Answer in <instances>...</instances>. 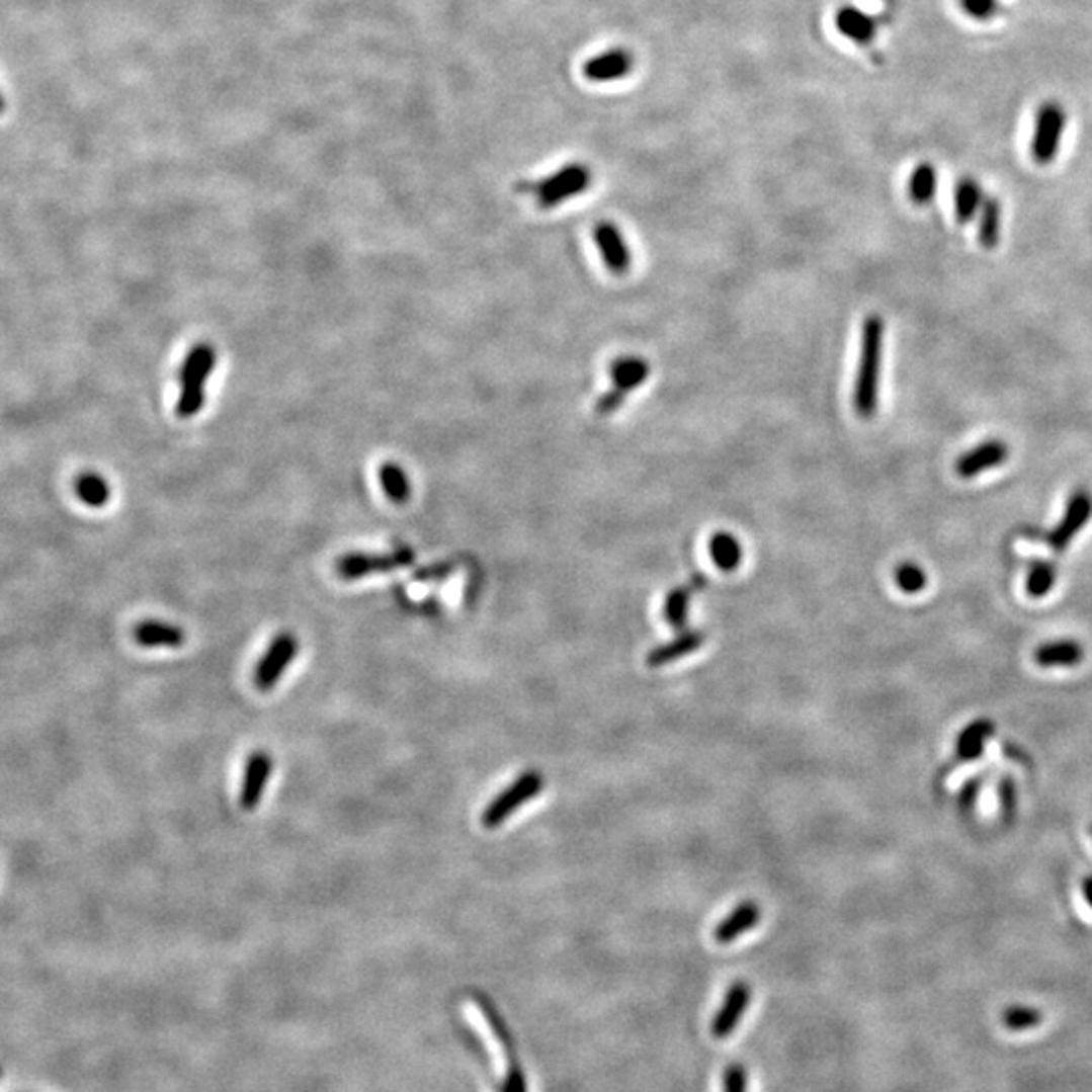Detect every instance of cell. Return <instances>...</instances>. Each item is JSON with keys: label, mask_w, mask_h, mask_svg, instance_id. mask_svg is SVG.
<instances>
[{"label": "cell", "mask_w": 1092, "mask_h": 1092, "mask_svg": "<svg viewBox=\"0 0 1092 1092\" xmlns=\"http://www.w3.org/2000/svg\"><path fill=\"white\" fill-rule=\"evenodd\" d=\"M885 350V320L880 316H868L862 326V348L858 376L854 385V407L858 415L872 417L878 407L880 364Z\"/></svg>", "instance_id": "1"}, {"label": "cell", "mask_w": 1092, "mask_h": 1092, "mask_svg": "<svg viewBox=\"0 0 1092 1092\" xmlns=\"http://www.w3.org/2000/svg\"><path fill=\"white\" fill-rule=\"evenodd\" d=\"M217 354L211 344H196L186 354L180 368V393L176 401V415L188 419L196 415L204 405V387L213 372Z\"/></svg>", "instance_id": "2"}, {"label": "cell", "mask_w": 1092, "mask_h": 1092, "mask_svg": "<svg viewBox=\"0 0 1092 1092\" xmlns=\"http://www.w3.org/2000/svg\"><path fill=\"white\" fill-rule=\"evenodd\" d=\"M1067 123H1069V113L1061 101L1048 99L1038 107L1036 119H1034V132L1030 140V154L1036 164L1048 166L1055 162V158L1059 156L1063 148Z\"/></svg>", "instance_id": "3"}, {"label": "cell", "mask_w": 1092, "mask_h": 1092, "mask_svg": "<svg viewBox=\"0 0 1092 1092\" xmlns=\"http://www.w3.org/2000/svg\"><path fill=\"white\" fill-rule=\"evenodd\" d=\"M544 787V779L540 773L536 771H526L522 773L512 785H508L484 812L482 816V824L488 828V830H494L498 828L502 822H506L520 806L528 804L530 800H534L540 789Z\"/></svg>", "instance_id": "4"}, {"label": "cell", "mask_w": 1092, "mask_h": 1092, "mask_svg": "<svg viewBox=\"0 0 1092 1092\" xmlns=\"http://www.w3.org/2000/svg\"><path fill=\"white\" fill-rule=\"evenodd\" d=\"M591 184V172L583 164H569L559 172L551 174L536 186V202L542 208H553L577 194H581Z\"/></svg>", "instance_id": "5"}, {"label": "cell", "mask_w": 1092, "mask_h": 1092, "mask_svg": "<svg viewBox=\"0 0 1092 1092\" xmlns=\"http://www.w3.org/2000/svg\"><path fill=\"white\" fill-rule=\"evenodd\" d=\"M415 561V553L411 549H397L387 555H346L338 561V575L346 581L376 575V573H391L403 567H409Z\"/></svg>", "instance_id": "6"}, {"label": "cell", "mask_w": 1092, "mask_h": 1092, "mask_svg": "<svg viewBox=\"0 0 1092 1092\" xmlns=\"http://www.w3.org/2000/svg\"><path fill=\"white\" fill-rule=\"evenodd\" d=\"M296 654H298V640L287 632L279 634L269 644V648L265 650V654L261 656V660H259L257 668H255V674H253L255 686L261 692L271 690L279 682L281 674L289 668Z\"/></svg>", "instance_id": "7"}, {"label": "cell", "mask_w": 1092, "mask_h": 1092, "mask_svg": "<svg viewBox=\"0 0 1092 1092\" xmlns=\"http://www.w3.org/2000/svg\"><path fill=\"white\" fill-rule=\"evenodd\" d=\"M1092 516V496L1089 490H1077L1067 504L1065 516L1048 534V544L1055 553H1065L1073 538L1087 526Z\"/></svg>", "instance_id": "8"}, {"label": "cell", "mask_w": 1092, "mask_h": 1092, "mask_svg": "<svg viewBox=\"0 0 1092 1092\" xmlns=\"http://www.w3.org/2000/svg\"><path fill=\"white\" fill-rule=\"evenodd\" d=\"M273 761L267 753L255 751L249 755L243 771V783H241V808L247 812H253L257 804L263 797V789L271 777Z\"/></svg>", "instance_id": "9"}, {"label": "cell", "mask_w": 1092, "mask_h": 1092, "mask_svg": "<svg viewBox=\"0 0 1092 1092\" xmlns=\"http://www.w3.org/2000/svg\"><path fill=\"white\" fill-rule=\"evenodd\" d=\"M1010 451H1008V445L1000 439H992V441H986V443H980L978 447L970 449L968 453H963L957 464H955V472L959 478H976L992 468H998L1002 466L1006 459H1008Z\"/></svg>", "instance_id": "10"}, {"label": "cell", "mask_w": 1092, "mask_h": 1092, "mask_svg": "<svg viewBox=\"0 0 1092 1092\" xmlns=\"http://www.w3.org/2000/svg\"><path fill=\"white\" fill-rule=\"evenodd\" d=\"M749 1002H751L749 986L743 984V982L733 984L727 998H725L723 1008L715 1016V1022H712L715 1038L723 1040V1038H729L735 1032V1028L741 1024V1018L745 1016V1012L749 1008Z\"/></svg>", "instance_id": "11"}, {"label": "cell", "mask_w": 1092, "mask_h": 1092, "mask_svg": "<svg viewBox=\"0 0 1092 1092\" xmlns=\"http://www.w3.org/2000/svg\"><path fill=\"white\" fill-rule=\"evenodd\" d=\"M632 69H634V55L625 49H611L585 61L583 75L589 81L605 83V81H615V79L625 77Z\"/></svg>", "instance_id": "12"}, {"label": "cell", "mask_w": 1092, "mask_h": 1092, "mask_svg": "<svg viewBox=\"0 0 1092 1092\" xmlns=\"http://www.w3.org/2000/svg\"><path fill=\"white\" fill-rule=\"evenodd\" d=\"M595 241H597V247H599V251L603 255L605 265L613 273H625L629 269V265H632L629 249H627L619 229L613 223H599L595 227Z\"/></svg>", "instance_id": "13"}, {"label": "cell", "mask_w": 1092, "mask_h": 1092, "mask_svg": "<svg viewBox=\"0 0 1092 1092\" xmlns=\"http://www.w3.org/2000/svg\"><path fill=\"white\" fill-rule=\"evenodd\" d=\"M134 640H136L138 646H142L146 650H158V648L176 650V648H180L184 644L186 636L178 625L148 619V621H142V623H138L134 627Z\"/></svg>", "instance_id": "14"}, {"label": "cell", "mask_w": 1092, "mask_h": 1092, "mask_svg": "<svg viewBox=\"0 0 1092 1092\" xmlns=\"http://www.w3.org/2000/svg\"><path fill=\"white\" fill-rule=\"evenodd\" d=\"M838 30L858 45H868L874 40L878 24L876 18L856 6H844L836 14Z\"/></svg>", "instance_id": "15"}, {"label": "cell", "mask_w": 1092, "mask_h": 1092, "mask_svg": "<svg viewBox=\"0 0 1092 1092\" xmlns=\"http://www.w3.org/2000/svg\"><path fill=\"white\" fill-rule=\"evenodd\" d=\"M704 642H706V636L702 632H684L676 640L654 648L648 654V666L650 668H660V666L672 664V662L696 652Z\"/></svg>", "instance_id": "16"}, {"label": "cell", "mask_w": 1092, "mask_h": 1092, "mask_svg": "<svg viewBox=\"0 0 1092 1092\" xmlns=\"http://www.w3.org/2000/svg\"><path fill=\"white\" fill-rule=\"evenodd\" d=\"M761 919V911L755 903H743L739 905L725 921H721V925L715 929V939L723 945L727 943H733L737 941L743 933L751 931L753 927H757Z\"/></svg>", "instance_id": "17"}, {"label": "cell", "mask_w": 1092, "mask_h": 1092, "mask_svg": "<svg viewBox=\"0 0 1092 1092\" xmlns=\"http://www.w3.org/2000/svg\"><path fill=\"white\" fill-rule=\"evenodd\" d=\"M1085 652H1083V646L1075 640H1059V642H1048V644H1042L1034 658L1036 662L1042 666V668H1071V666H1077L1081 660H1083Z\"/></svg>", "instance_id": "18"}, {"label": "cell", "mask_w": 1092, "mask_h": 1092, "mask_svg": "<svg viewBox=\"0 0 1092 1092\" xmlns=\"http://www.w3.org/2000/svg\"><path fill=\"white\" fill-rule=\"evenodd\" d=\"M996 733V727L992 721L988 719H980V721H974L972 725H968L959 737H957V759L959 761H976L978 757H982L984 749H986V741Z\"/></svg>", "instance_id": "19"}, {"label": "cell", "mask_w": 1092, "mask_h": 1092, "mask_svg": "<svg viewBox=\"0 0 1092 1092\" xmlns=\"http://www.w3.org/2000/svg\"><path fill=\"white\" fill-rule=\"evenodd\" d=\"M984 188L974 176H961L955 186V219L957 223L965 225L974 221V217L980 213L984 204Z\"/></svg>", "instance_id": "20"}, {"label": "cell", "mask_w": 1092, "mask_h": 1092, "mask_svg": "<svg viewBox=\"0 0 1092 1092\" xmlns=\"http://www.w3.org/2000/svg\"><path fill=\"white\" fill-rule=\"evenodd\" d=\"M650 374V366L644 358H636V356H627V358H619L613 362L611 366V379H613V389L621 391V393H629L634 391L638 385H642Z\"/></svg>", "instance_id": "21"}, {"label": "cell", "mask_w": 1092, "mask_h": 1092, "mask_svg": "<svg viewBox=\"0 0 1092 1092\" xmlns=\"http://www.w3.org/2000/svg\"><path fill=\"white\" fill-rule=\"evenodd\" d=\"M1000 231H1002V202L996 196H988L980 208L978 239L982 247L996 249L1000 243Z\"/></svg>", "instance_id": "22"}, {"label": "cell", "mask_w": 1092, "mask_h": 1092, "mask_svg": "<svg viewBox=\"0 0 1092 1092\" xmlns=\"http://www.w3.org/2000/svg\"><path fill=\"white\" fill-rule=\"evenodd\" d=\"M937 184H939L937 168L933 164H929V162H921L911 172V178H909V196H911V200L915 204H919V206L929 204L937 194Z\"/></svg>", "instance_id": "23"}, {"label": "cell", "mask_w": 1092, "mask_h": 1092, "mask_svg": "<svg viewBox=\"0 0 1092 1092\" xmlns=\"http://www.w3.org/2000/svg\"><path fill=\"white\" fill-rule=\"evenodd\" d=\"M75 494L77 498L89 506V508H101L107 504L109 500V484L103 476L95 474V472H85L81 476H77L75 480Z\"/></svg>", "instance_id": "24"}, {"label": "cell", "mask_w": 1092, "mask_h": 1092, "mask_svg": "<svg viewBox=\"0 0 1092 1092\" xmlns=\"http://www.w3.org/2000/svg\"><path fill=\"white\" fill-rule=\"evenodd\" d=\"M710 557L721 571L731 573L741 565V559H743L741 542L729 532H719L710 540Z\"/></svg>", "instance_id": "25"}, {"label": "cell", "mask_w": 1092, "mask_h": 1092, "mask_svg": "<svg viewBox=\"0 0 1092 1092\" xmlns=\"http://www.w3.org/2000/svg\"><path fill=\"white\" fill-rule=\"evenodd\" d=\"M379 480H381V486L385 490V494L395 502V504H405L411 496V486H409V478L407 474L403 472V468L399 464H393V461H387L379 468Z\"/></svg>", "instance_id": "26"}, {"label": "cell", "mask_w": 1092, "mask_h": 1092, "mask_svg": "<svg viewBox=\"0 0 1092 1092\" xmlns=\"http://www.w3.org/2000/svg\"><path fill=\"white\" fill-rule=\"evenodd\" d=\"M1044 1022L1042 1012L1032 1006H1012L1002 1014V1024L1010 1032H1026L1034 1030Z\"/></svg>", "instance_id": "27"}, {"label": "cell", "mask_w": 1092, "mask_h": 1092, "mask_svg": "<svg viewBox=\"0 0 1092 1092\" xmlns=\"http://www.w3.org/2000/svg\"><path fill=\"white\" fill-rule=\"evenodd\" d=\"M1057 583V567L1053 563H1046V561H1036L1028 573V581H1026V589L1032 597H1044L1053 591Z\"/></svg>", "instance_id": "28"}, {"label": "cell", "mask_w": 1092, "mask_h": 1092, "mask_svg": "<svg viewBox=\"0 0 1092 1092\" xmlns=\"http://www.w3.org/2000/svg\"><path fill=\"white\" fill-rule=\"evenodd\" d=\"M688 603H690V591L688 589H674V591L668 593L666 605H664V615H666V621L672 627L682 629L686 625Z\"/></svg>", "instance_id": "29"}, {"label": "cell", "mask_w": 1092, "mask_h": 1092, "mask_svg": "<svg viewBox=\"0 0 1092 1092\" xmlns=\"http://www.w3.org/2000/svg\"><path fill=\"white\" fill-rule=\"evenodd\" d=\"M895 581L901 591L905 593H919L927 587V575L925 571L915 563H903L895 571Z\"/></svg>", "instance_id": "30"}, {"label": "cell", "mask_w": 1092, "mask_h": 1092, "mask_svg": "<svg viewBox=\"0 0 1092 1092\" xmlns=\"http://www.w3.org/2000/svg\"><path fill=\"white\" fill-rule=\"evenodd\" d=\"M959 8L972 20L988 22L1000 12V0H959Z\"/></svg>", "instance_id": "31"}, {"label": "cell", "mask_w": 1092, "mask_h": 1092, "mask_svg": "<svg viewBox=\"0 0 1092 1092\" xmlns=\"http://www.w3.org/2000/svg\"><path fill=\"white\" fill-rule=\"evenodd\" d=\"M725 1092H747V1075L743 1067H729L725 1073Z\"/></svg>", "instance_id": "32"}, {"label": "cell", "mask_w": 1092, "mask_h": 1092, "mask_svg": "<svg viewBox=\"0 0 1092 1092\" xmlns=\"http://www.w3.org/2000/svg\"><path fill=\"white\" fill-rule=\"evenodd\" d=\"M1000 804H1002L1004 816L1010 820V816H1014V810H1016V787H1014V781L1008 777L1002 779L1000 783Z\"/></svg>", "instance_id": "33"}, {"label": "cell", "mask_w": 1092, "mask_h": 1092, "mask_svg": "<svg viewBox=\"0 0 1092 1092\" xmlns=\"http://www.w3.org/2000/svg\"><path fill=\"white\" fill-rule=\"evenodd\" d=\"M625 397H627L625 393H621V391H617V389H611L609 393H605V395L599 399V403H597V413H601V415L613 413L615 409H619V407L623 405Z\"/></svg>", "instance_id": "34"}, {"label": "cell", "mask_w": 1092, "mask_h": 1092, "mask_svg": "<svg viewBox=\"0 0 1092 1092\" xmlns=\"http://www.w3.org/2000/svg\"><path fill=\"white\" fill-rule=\"evenodd\" d=\"M980 789H982V781L980 779H972L963 785L961 789V795H959V804H961V810L965 812H972L978 797H980Z\"/></svg>", "instance_id": "35"}, {"label": "cell", "mask_w": 1092, "mask_h": 1092, "mask_svg": "<svg viewBox=\"0 0 1092 1092\" xmlns=\"http://www.w3.org/2000/svg\"><path fill=\"white\" fill-rule=\"evenodd\" d=\"M1083 893H1085V899H1087V903L1091 905L1092 909V876L1085 878V883H1083Z\"/></svg>", "instance_id": "36"}, {"label": "cell", "mask_w": 1092, "mask_h": 1092, "mask_svg": "<svg viewBox=\"0 0 1092 1092\" xmlns=\"http://www.w3.org/2000/svg\"><path fill=\"white\" fill-rule=\"evenodd\" d=\"M4 109H6V99H4V95H2V91H0V113H2Z\"/></svg>", "instance_id": "37"}, {"label": "cell", "mask_w": 1092, "mask_h": 1092, "mask_svg": "<svg viewBox=\"0 0 1092 1092\" xmlns=\"http://www.w3.org/2000/svg\"><path fill=\"white\" fill-rule=\"evenodd\" d=\"M0 1079H2V1067H0Z\"/></svg>", "instance_id": "38"}]
</instances>
